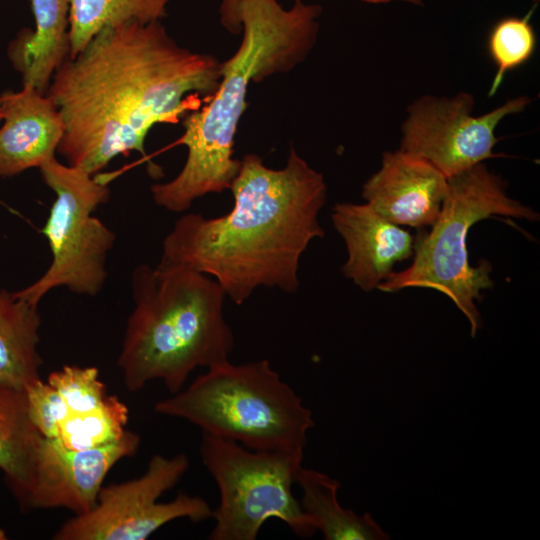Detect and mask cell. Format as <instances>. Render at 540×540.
<instances>
[{"label":"cell","instance_id":"cell-14","mask_svg":"<svg viewBox=\"0 0 540 540\" xmlns=\"http://www.w3.org/2000/svg\"><path fill=\"white\" fill-rule=\"evenodd\" d=\"M0 178L18 175L55 156L63 136L60 113L46 94L23 85L1 94Z\"/></svg>","mask_w":540,"mask_h":540},{"label":"cell","instance_id":"cell-5","mask_svg":"<svg viewBox=\"0 0 540 540\" xmlns=\"http://www.w3.org/2000/svg\"><path fill=\"white\" fill-rule=\"evenodd\" d=\"M154 410L260 451L304 449L315 424L312 411L267 359L207 368Z\"/></svg>","mask_w":540,"mask_h":540},{"label":"cell","instance_id":"cell-10","mask_svg":"<svg viewBox=\"0 0 540 540\" xmlns=\"http://www.w3.org/2000/svg\"><path fill=\"white\" fill-rule=\"evenodd\" d=\"M530 101L521 95L475 115V98L469 92L423 95L406 109L399 149L426 160L451 178L502 156L494 152L497 127L507 116L524 111Z\"/></svg>","mask_w":540,"mask_h":540},{"label":"cell","instance_id":"cell-21","mask_svg":"<svg viewBox=\"0 0 540 540\" xmlns=\"http://www.w3.org/2000/svg\"><path fill=\"white\" fill-rule=\"evenodd\" d=\"M128 407L115 395L84 413L60 421L50 440L71 450L90 449L120 439L128 422Z\"/></svg>","mask_w":540,"mask_h":540},{"label":"cell","instance_id":"cell-18","mask_svg":"<svg viewBox=\"0 0 540 540\" xmlns=\"http://www.w3.org/2000/svg\"><path fill=\"white\" fill-rule=\"evenodd\" d=\"M44 438L31 420L25 391L0 387V470L26 507Z\"/></svg>","mask_w":540,"mask_h":540},{"label":"cell","instance_id":"cell-8","mask_svg":"<svg viewBox=\"0 0 540 540\" xmlns=\"http://www.w3.org/2000/svg\"><path fill=\"white\" fill-rule=\"evenodd\" d=\"M39 170L56 196L42 228L52 260L36 281L13 293L33 305L59 287L96 296L107 280L106 262L116 235L94 212L108 202L110 189L98 174L63 164L55 156Z\"/></svg>","mask_w":540,"mask_h":540},{"label":"cell","instance_id":"cell-25","mask_svg":"<svg viewBox=\"0 0 540 540\" xmlns=\"http://www.w3.org/2000/svg\"><path fill=\"white\" fill-rule=\"evenodd\" d=\"M2 121V107H1V95H0V122Z\"/></svg>","mask_w":540,"mask_h":540},{"label":"cell","instance_id":"cell-7","mask_svg":"<svg viewBox=\"0 0 540 540\" xmlns=\"http://www.w3.org/2000/svg\"><path fill=\"white\" fill-rule=\"evenodd\" d=\"M199 451L219 491L208 539L255 540L270 518L283 521L301 538L316 533L292 493L304 449L251 450L202 432Z\"/></svg>","mask_w":540,"mask_h":540},{"label":"cell","instance_id":"cell-11","mask_svg":"<svg viewBox=\"0 0 540 540\" xmlns=\"http://www.w3.org/2000/svg\"><path fill=\"white\" fill-rule=\"evenodd\" d=\"M140 436L130 430L115 442L83 450L66 449L44 438L37 458L31 508H67L80 515L96 504L110 469L139 449Z\"/></svg>","mask_w":540,"mask_h":540},{"label":"cell","instance_id":"cell-22","mask_svg":"<svg viewBox=\"0 0 540 540\" xmlns=\"http://www.w3.org/2000/svg\"><path fill=\"white\" fill-rule=\"evenodd\" d=\"M489 55L496 67L488 95H495L507 73L530 60L536 48V35L529 16H509L497 21L487 41Z\"/></svg>","mask_w":540,"mask_h":540},{"label":"cell","instance_id":"cell-16","mask_svg":"<svg viewBox=\"0 0 540 540\" xmlns=\"http://www.w3.org/2000/svg\"><path fill=\"white\" fill-rule=\"evenodd\" d=\"M28 411L36 428L46 438L57 423L79 415L104 402L109 396L94 366L65 365L36 381L26 390Z\"/></svg>","mask_w":540,"mask_h":540},{"label":"cell","instance_id":"cell-20","mask_svg":"<svg viewBox=\"0 0 540 540\" xmlns=\"http://www.w3.org/2000/svg\"><path fill=\"white\" fill-rule=\"evenodd\" d=\"M170 0H70L69 58L103 29L127 22L150 23L166 15Z\"/></svg>","mask_w":540,"mask_h":540},{"label":"cell","instance_id":"cell-19","mask_svg":"<svg viewBox=\"0 0 540 540\" xmlns=\"http://www.w3.org/2000/svg\"><path fill=\"white\" fill-rule=\"evenodd\" d=\"M300 507L326 540H385L389 535L369 513L345 509L338 501L340 483L320 471L301 466L295 477Z\"/></svg>","mask_w":540,"mask_h":540},{"label":"cell","instance_id":"cell-23","mask_svg":"<svg viewBox=\"0 0 540 540\" xmlns=\"http://www.w3.org/2000/svg\"><path fill=\"white\" fill-rule=\"evenodd\" d=\"M245 0H220V22L229 32H241L240 12Z\"/></svg>","mask_w":540,"mask_h":540},{"label":"cell","instance_id":"cell-26","mask_svg":"<svg viewBox=\"0 0 540 540\" xmlns=\"http://www.w3.org/2000/svg\"><path fill=\"white\" fill-rule=\"evenodd\" d=\"M533 1L538 2L539 0H533Z\"/></svg>","mask_w":540,"mask_h":540},{"label":"cell","instance_id":"cell-3","mask_svg":"<svg viewBox=\"0 0 540 540\" xmlns=\"http://www.w3.org/2000/svg\"><path fill=\"white\" fill-rule=\"evenodd\" d=\"M321 12L318 4L301 0L289 9L277 0L243 2L241 44L221 63L212 98L184 117L179 143L186 146L187 158L175 178L151 186L157 206L181 213L198 198L230 189L241 164L233 150L250 83L289 71L304 60L316 43Z\"/></svg>","mask_w":540,"mask_h":540},{"label":"cell","instance_id":"cell-1","mask_svg":"<svg viewBox=\"0 0 540 540\" xmlns=\"http://www.w3.org/2000/svg\"><path fill=\"white\" fill-rule=\"evenodd\" d=\"M220 76L221 62L178 45L160 21L105 28L45 93L63 121L57 152L92 175L119 155H145L151 128L177 122L186 96L212 94Z\"/></svg>","mask_w":540,"mask_h":540},{"label":"cell","instance_id":"cell-12","mask_svg":"<svg viewBox=\"0 0 540 540\" xmlns=\"http://www.w3.org/2000/svg\"><path fill=\"white\" fill-rule=\"evenodd\" d=\"M448 178L426 160L400 149L383 153L381 166L362 187L366 203L386 220L431 226L446 198Z\"/></svg>","mask_w":540,"mask_h":540},{"label":"cell","instance_id":"cell-24","mask_svg":"<svg viewBox=\"0 0 540 540\" xmlns=\"http://www.w3.org/2000/svg\"><path fill=\"white\" fill-rule=\"evenodd\" d=\"M367 4H388L391 2H402L406 4H411L414 6H422L423 0H360Z\"/></svg>","mask_w":540,"mask_h":540},{"label":"cell","instance_id":"cell-15","mask_svg":"<svg viewBox=\"0 0 540 540\" xmlns=\"http://www.w3.org/2000/svg\"><path fill=\"white\" fill-rule=\"evenodd\" d=\"M35 29L24 28L7 55L23 85L46 93L56 70L69 58L70 0H31Z\"/></svg>","mask_w":540,"mask_h":540},{"label":"cell","instance_id":"cell-9","mask_svg":"<svg viewBox=\"0 0 540 540\" xmlns=\"http://www.w3.org/2000/svg\"><path fill=\"white\" fill-rule=\"evenodd\" d=\"M188 468L185 454L153 455L140 477L102 487L95 506L64 522L53 539L144 540L176 519L195 523L210 519L213 509L199 496L179 493L172 501H158Z\"/></svg>","mask_w":540,"mask_h":540},{"label":"cell","instance_id":"cell-17","mask_svg":"<svg viewBox=\"0 0 540 540\" xmlns=\"http://www.w3.org/2000/svg\"><path fill=\"white\" fill-rule=\"evenodd\" d=\"M40 325L38 305L0 291V387L25 391L41 379Z\"/></svg>","mask_w":540,"mask_h":540},{"label":"cell","instance_id":"cell-6","mask_svg":"<svg viewBox=\"0 0 540 540\" xmlns=\"http://www.w3.org/2000/svg\"><path fill=\"white\" fill-rule=\"evenodd\" d=\"M494 215L539 220L530 206L509 196L507 183L484 163L448 178L441 212L431 231L415 243L412 263L393 272L377 289L389 293L406 288L439 291L465 315L474 337L482 325L476 302L494 283L488 261L470 265L466 241L474 224Z\"/></svg>","mask_w":540,"mask_h":540},{"label":"cell","instance_id":"cell-13","mask_svg":"<svg viewBox=\"0 0 540 540\" xmlns=\"http://www.w3.org/2000/svg\"><path fill=\"white\" fill-rule=\"evenodd\" d=\"M331 218L347 249L343 275L365 292L377 289L398 262L413 256L412 235L367 203H337Z\"/></svg>","mask_w":540,"mask_h":540},{"label":"cell","instance_id":"cell-4","mask_svg":"<svg viewBox=\"0 0 540 540\" xmlns=\"http://www.w3.org/2000/svg\"><path fill=\"white\" fill-rule=\"evenodd\" d=\"M134 308L117 359L125 387L160 380L179 392L198 367L229 360L234 334L224 317L225 292L212 277L160 260L131 274Z\"/></svg>","mask_w":540,"mask_h":540},{"label":"cell","instance_id":"cell-2","mask_svg":"<svg viewBox=\"0 0 540 540\" xmlns=\"http://www.w3.org/2000/svg\"><path fill=\"white\" fill-rule=\"evenodd\" d=\"M230 190L234 204L228 213L215 218L186 213L175 221L163 240L161 260L212 277L237 305L261 286L294 293L303 253L324 237L323 175L294 148L280 169L250 153Z\"/></svg>","mask_w":540,"mask_h":540}]
</instances>
